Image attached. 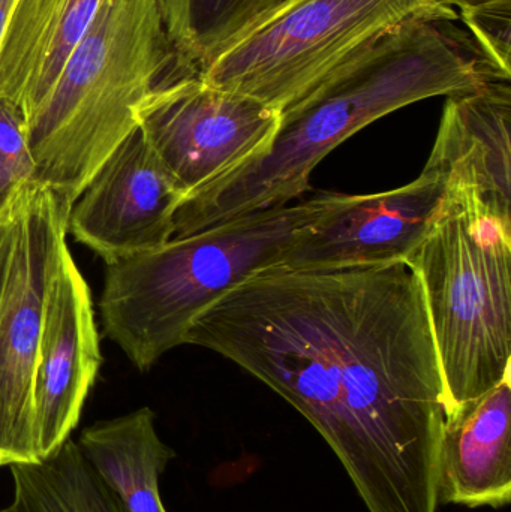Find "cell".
Wrapping results in <instances>:
<instances>
[{"instance_id":"cell-1","label":"cell","mask_w":511,"mask_h":512,"mask_svg":"<svg viewBox=\"0 0 511 512\" xmlns=\"http://www.w3.org/2000/svg\"><path fill=\"white\" fill-rule=\"evenodd\" d=\"M242 367L332 448L369 512H438L446 408L407 262L260 271L200 313L185 345Z\"/></svg>"},{"instance_id":"cell-2","label":"cell","mask_w":511,"mask_h":512,"mask_svg":"<svg viewBox=\"0 0 511 512\" xmlns=\"http://www.w3.org/2000/svg\"><path fill=\"white\" fill-rule=\"evenodd\" d=\"M455 20L399 24L282 111L266 152L186 201L198 228L288 206L309 189L314 168L375 120L423 99L461 96L501 77Z\"/></svg>"},{"instance_id":"cell-3","label":"cell","mask_w":511,"mask_h":512,"mask_svg":"<svg viewBox=\"0 0 511 512\" xmlns=\"http://www.w3.org/2000/svg\"><path fill=\"white\" fill-rule=\"evenodd\" d=\"M188 74L198 72L177 54L162 0H105L27 120L33 183L74 204L138 128V107L147 95Z\"/></svg>"},{"instance_id":"cell-4","label":"cell","mask_w":511,"mask_h":512,"mask_svg":"<svg viewBox=\"0 0 511 512\" xmlns=\"http://www.w3.org/2000/svg\"><path fill=\"white\" fill-rule=\"evenodd\" d=\"M338 194L249 213L107 264L99 310L105 334L141 372L185 345L192 322L239 283L278 267Z\"/></svg>"},{"instance_id":"cell-5","label":"cell","mask_w":511,"mask_h":512,"mask_svg":"<svg viewBox=\"0 0 511 512\" xmlns=\"http://www.w3.org/2000/svg\"><path fill=\"white\" fill-rule=\"evenodd\" d=\"M407 264L422 286L449 417L511 373V218L449 186Z\"/></svg>"},{"instance_id":"cell-6","label":"cell","mask_w":511,"mask_h":512,"mask_svg":"<svg viewBox=\"0 0 511 512\" xmlns=\"http://www.w3.org/2000/svg\"><path fill=\"white\" fill-rule=\"evenodd\" d=\"M416 18L458 14L438 0H290L198 75L282 113L384 33Z\"/></svg>"},{"instance_id":"cell-7","label":"cell","mask_w":511,"mask_h":512,"mask_svg":"<svg viewBox=\"0 0 511 512\" xmlns=\"http://www.w3.org/2000/svg\"><path fill=\"white\" fill-rule=\"evenodd\" d=\"M72 204L45 186L27 185L0 303V466L39 462L33 426V379L38 361L45 288Z\"/></svg>"},{"instance_id":"cell-8","label":"cell","mask_w":511,"mask_h":512,"mask_svg":"<svg viewBox=\"0 0 511 512\" xmlns=\"http://www.w3.org/2000/svg\"><path fill=\"white\" fill-rule=\"evenodd\" d=\"M281 119V111L198 74L156 87L137 111L144 140L185 197L266 152Z\"/></svg>"},{"instance_id":"cell-9","label":"cell","mask_w":511,"mask_h":512,"mask_svg":"<svg viewBox=\"0 0 511 512\" xmlns=\"http://www.w3.org/2000/svg\"><path fill=\"white\" fill-rule=\"evenodd\" d=\"M447 188L444 174L425 168L419 179L393 191L338 194L297 236L278 267L335 270L407 262L431 231Z\"/></svg>"},{"instance_id":"cell-10","label":"cell","mask_w":511,"mask_h":512,"mask_svg":"<svg viewBox=\"0 0 511 512\" xmlns=\"http://www.w3.org/2000/svg\"><path fill=\"white\" fill-rule=\"evenodd\" d=\"M185 192L171 179L140 128L105 159L69 210L66 230L113 264L173 239Z\"/></svg>"},{"instance_id":"cell-11","label":"cell","mask_w":511,"mask_h":512,"mask_svg":"<svg viewBox=\"0 0 511 512\" xmlns=\"http://www.w3.org/2000/svg\"><path fill=\"white\" fill-rule=\"evenodd\" d=\"M101 363L90 288L65 242L45 288L33 379L39 462L62 447L77 427Z\"/></svg>"},{"instance_id":"cell-12","label":"cell","mask_w":511,"mask_h":512,"mask_svg":"<svg viewBox=\"0 0 511 512\" xmlns=\"http://www.w3.org/2000/svg\"><path fill=\"white\" fill-rule=\"evenodd\" d=\"M511 86L494 80L444 105L425 168L444 174L501 216L511 218Z\"/></svg>"},{"instance_id":"cell-13","label":"cell","mask_w":511,"mask_h":512,"mask_svg":"<svg viewBox=\"0 0 511 512\" xmlns=\"http://www.w3.org/2000/svg\"><path fill=\"white\" fill-rule=\"evenodd\" d=\"M438 501L467 508L511 501V373L444 421Z\"/></svg>"},{"instance_id":"cell-14","label":"cell","mask_w":511,"mask_h":512,"mask_svg":"<svg viewBox=\"0 0 511 512\" xmlns=\"http://www.w3.org/2000/svg\"><path fill=\"white\" fill-rule=\"evenodd\" d=\"M105 0H15L0 48V99L30 119Z\"/></svg>"},{"instance_id":"cell-15","label":"cell","mask_w":511,"mask_h":512,"mask_svg":"<svg viewBox=\"0 0 511 512\" xmlns=\"http://www.w3.org/2000/svg\"><path fill=\"white\" fill-rule=\"evenodd\" d=\"M77 447L123 510L167 512L159 480L176 453L159 438L152 409H137L87 427Z\"/></svg>"},{"instance_id":"cell-16","label":"cell","mask_w":511,"mask_h":512,"mask_svg":"<svg viewBox=\"0 0 511 512\" xmlns=\"http://www.w3.org/2000/svg\"><path fill=\"white\" fill-rule=\"evenodd\" d=\"M9 469L14 480L9 512H126L71 439L41 462Z\"/></svg>"},{"instance_id":"cell-17","label":"cell","mask_w":511,"mask_h":512,"mask_svg":"<svg viewBox=\"0 0 511 512\" xmlns=\"http://www.w3.org/2000/svg\"><path fill=\"white\" fill-rule=\"evenodd\" d=\"M290 0H162L168 36L195 71Z\"/></svg>"},{"instance_id":"cell-18","label":"cell","mask_w":511,"mask_h":512,"mask_svg":"<svg viewBox=\"0 0 511 512\" xmlns=\"http://www.w3.org/2000/svg\"><path fill=\"white\" fill-rule=\"evenodd\" d=\"M462 20L492 68L511 80V0H489L461 8Z\"/></svg>"},{"instance_id":"cell-19","label":"cell","mask_w":511,"mask_h":512,"mask_svg":"<svg viewBox=\"0 0 511 512\" xmlns=\"http://www.w3.org/2000/svg\"><path fill=\"white\" fill-rule=\"evenodd\" d=\"M35 165L27 141L23 111L0 99V192L12 195L32 185Z\"/></svg>"},{"instance_id":"cell-20","label":"cell","mask_w":511,"mask_h":512,"mask_svg":"<svg viewBox=\"0 0 511 512\" xmlns=\"http://www.w3.org/2000/svg\"><path fill=\"white\" fill-rule=\"evenodd\" d=\"M23 188L18 189L11 200L0 212V303L5 292L8 280L9 267H11L12 251H14L15 237H17L18 215H20L21 197Z\"/></svg>"},{"instance_id":"cell-21","label":"cell","mask_w":511,"mask_h":512,"mask_svg":"<svg viewBox=\"0 0 511 512\" xmlns=\"http://www.w3.org/2000/svg\"><path fill=\"white\" fill-rule=\"evenodd\" d=\"M14 5L15 0H0V48H2L6 27H8L9 17H11L12 8H14Z\"/></svg>"},{"instance_id":"cell-22","label":"cell","mask_w":511,"mask_h":512,"mask_svg":"<svg viewBox=\"0 0 511 512\" xmlns=\"http://www.w3.org/2000/svg\"><path fill=\"white\" fill-rule=\"evenodd\" d=\"M438 2L446 8L453 9V6H456V8L461 9L464 6L479 5V3L489 2V0H438Z\"/></svg>"},{"instance_id":"cell-23","label":"cell","mask_w":511,"mask_h":512,"mask_svg":"<svg viewBox=\"0 0 511 512\" xmlns=\"http://www.w3.org/2000/svg\"><path fill=\"white\" fill-rule=\"evenodd\" d=\"M12 195H9L8 197V195H3L2 192H0V212H2L3 207H5L6 204H8V201L11 200Z\"/></svg>"},{"instance_id":"cell-24","label":"cell","mask_w":511,"mask_h":512,"mask_svg":"<svg viewBox=\"0 0 511 512\" xmlns=\"http://www.w3.org/2000/svg\"><path fill=\"white\" fill-rule=\"evenodd\" d=\"M0 512H9V511H8V508H6V510H5V511H0Z\"/></svg>"}]
</instances>
